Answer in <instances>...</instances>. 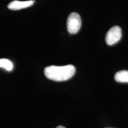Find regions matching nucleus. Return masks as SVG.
I'll use <instances>...</instances> for the list:
<instances>
[{
	"label": "nucleus",
	"mask_w": 128,
	"mask_h": 128,
	"mask_svg": "<svg viewBox=\"0 0 128 128\" xmlns=\"http://www.w3.org/2000/svg\"><path fill=\"white\" fill-rule=\"evenodd\" d=\"M76 73V68L72 65L58 66H51L44 69L46 78L55 81H64L72 78Z\"/></svg>",
	"instance_id": "f257e3e1"
},
{
	"label": "nucleus",
	"mask_w": 128,
	"mask_h": 128,
	"mask_svg": "<svg viewBox=\"0 0 128 128\" xmlns=\"http://www.w3.org/2000/svg\"><path fill=\"white\" fill-rule=\"evenodd\" d=\"M81 18L79 14L72 12L69 15L67 20V28L69 33L76 34L81 27Z\"/></svg>",
	"instance_id": "f03ea898"
},
{
	"label": "nucleus",
	"mask_w": 128,
	"mask_h": 128,
	"mask_svg": "<svg viewBox=\"0 0 128 128\" xmlns=\"http://www.w3.org/2000/svg\"><path fill=\"white\" fill-rule=\"evenodd\" d=\"M122 35V29L118 26H115L110 28L107 33L105 40L108 45H112L120 40Z\"/></svg>",
	"instance_id": "7ed1b4c3"
},
{
	"label": "nucleus",
	"mask_w": 128,
	"mask_h": 128,
	"mask_svg": "<svg viewBox=\"0 0 128 128\" xmlns=\"http://www.w3.org/2000/svg\"><path fill=\"white\" fill-rule=\"evenodd\" d=\"M34 0H28V1H18L14 0L9 3L8 5V9L11 10H19L27 8L30 7L34 4Z\"/></svg>",
	"instance_id": "20e7f679"
},
{
	"label": "nucleus",
	"mask_w": 128,
	"mask_h": 128,
	"mask_svg": "<svg viewBox=\"0 0 128 128\" xmlns=\"http://www.w3.org/2000/svg\"><path fill=\"white\" fill-rule=\"evenodd\" d=\"M115 80L120 82H128V71L122 70L115 74Z\"/></svg>",
	"instance_id": "39448f33"
},
{
	"label": "nucleus",
	"mask_w": 128,
	"mask_h": 128,
	"mask_svg": "<svg viewBox=\"0 0 128 128\" xmlns=\"http://www.w3.org/2000/svg\"><path fill=\"white\" fill-rule=\"evenodd\" d=\"M13 64L7 59H0V68H4L7 71H11L13 68Z\"/></svg>",
	"instance_id": "423d86ee"
},
{
	"label": "nucleus",
	"mask_w": 128,
	"mask_h": 128,
	"mask_svg": "<svg viewBox=\"0 0 128 128\" xmlns=\"http://www.w3.org/2000/svg\"><path fill=\"white\" fill-rule=\"evenodd\" d=\"M56 128H66L65 127H64V126H59L58 127H57Z\"/></svg>",
	"instance_id": "0eeeda50"
}]
</instances>
